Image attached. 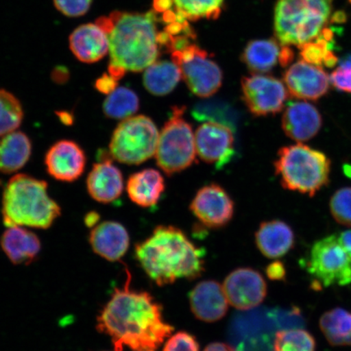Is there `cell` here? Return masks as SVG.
Segmentation results:
<instances>
[{
    "mask_svg": "<svg viewBox=\"0 0 351 351\" xmlns=\"http://www.w3.org/2000/svg\"><path fill=\"white\" fill-rule=\"evenodd\" d=\"M306 270L326 287L351 283V256L337 235L328 236L314 243Z\"/></svg>",
    "mask_w": 351,
    "mask_h": 351,
    "instance_id": "cell-10",
    "label": "cell"
},
{
    "mask_svg": "<svg viewBox=\"0 0 351 351\" xmlns=\"http://www.w3.org/2000/svg\"><path fill=\"white\" fill-rule=\"evenodd\" d=\"M57 10L64 15L77 17L85 15L91 6L92 0H53Z\"/></svg>",
    "mask_w": 351,
    "mask_h": 351,
    "instance_id": "cell-38",
    "label": "cell"
},
{
    "mask_svg": "<svg viewBox=\"0 0 351 351\" xmlns=\"http://www.w3.org/2000/svg\"><path fill=\"white\" fill-rule=\"evenodd\" d=\"M192 116L197 121L215 122L229 126L235 131L239 117L234 108L225 101L209 99L202 101L192 109Z\"/></svg>",
    "mask_w": 351,
    "mask_h": 351,
    "instance_id": "cell-30",
    "label": "cell"
},
{
    "mask_svg": "<svg viewBox=\"0 0 351 351\" xmlns=\"http://www.w3.org/2000/svg\"><path fill=\"white\" fill-rule=\"evenodd\" d=\"M23 118L20 100L11 92L0 89V137L19 129Z\"/></svg>",
    "mask_w": 351,
    "mask_h": 351,
    "instance_id": "cell-32",
    "label": "cell"
},
{
    "mask_svg": "<svg viewBox=\"0 0 351 351\" xmlns=\"http://www.w3.org/2000/svg\"><path fill=\"white\" fill-rule=\"evenodd\" d=\"M282 129L287 137L298 143L309 141L317 135L323 125L319 110L307 102H292L287 105L282 116Z\"/></svg>",
    "mask_w": 351,
    "mask_h": 351,
    "instance_id": "cell-18",
    "label": "cell"
},
{
    "mask_svg": "<svg viewBox=\"0 0 351 351\" xmlns=\"http://www.w3.org/2000/svg\"><path fill=\"white\" fill-rule=\"evenodd\" d=\"M126 191L133 203L141 208L156 205L165 191L163 176L156 169H146L130 176Z\"/></svg>",
    "mask_w": 351,
    "mask_h": 351,
    "instance_id": "cell-23",
    "label": "cell"
},
{
    "mask_svg": "<svg viewBox=\"0 0 351 351\" xmlns=\"http://www.w3.org/2000/svg\"><path fill=\"white\" fill-rule=\"evenodd\" d=\"M234 131L229 126L215 122H205L197 127L196 152L200 159L217 169L230 163L235 155Z\"/></svg>",
    "mask_w": 351,
    "mask_h": 351,
    "instance_id": "cell-12",
    "label": "cell"
},
{
    "mask_svg": "<svg viewBox=\"0 0 351 351\" xmlns=\"http://www.w3.org/2000/svg\"><path fill=\"white\" fill-rule=\"evenodd\" d=\"M348 19V14L344 11H337L333 13L330 21L332 23L343 24Z\"/></svg>",
    "mask_w": 351,
    "mask_h": 351,
    "instance_id": "cell-44",
    "label": "cell"
},
{
    "mask_svg": "<svg viewBox=\"0 0 351 351\" xmlns=\"http://www.w3.org/2000/svg\"><path fill=\"white\" fill-rule=\"evenodd\" d=\"M225 0H172V10L181 22L216 20Z\"/></svg>",
    "mask_w": 351,
    "mask_h": 351,
    "instance_id": "cell-29",
    "label": "cell"
},
{
    "mask_svg": "<svg viewBox=\"0 0 351 351\" xmlns=\"http://www.w3.org/2000/svg\"><path fill=\"white\" fill-rule=\"evenodd\" d=\"M99 216L97 213H91L88 214L86 217V223L88 226L94 227L99 222Z\"/></svg>",
    "mask_w": 351,
    "mask_h": 351,
    "instance_id": "cell-45",
    "label": "cell"
},
{
    "mask_svg": "<svg viewBox=\"0 0 351 351\" xmlns=\"http://www.w3.org/2000/svg\"><path fill=\"white\" fill-rule=\"evenodd\" d=\"M204 254L185 232L172 226H157L135 247L136 260L159 287L199 278L205 269Z\"/></svg>",
    "mask_w": 351,
    "mask_h": 351,
    "instance_id": "cell-2",
    "label": "cell"
},
{
    "mask_svg": "<svg viewBox=\"0 0 351 351\" xmlns=\"http://www.w3.org/2000/svg\"><path fill=\"white\" fill-rule=\"evenodd\" d=\"M69 46L82 62L95 63L109 51L108 36L96 24L82 25L70 35Z\"/></svg>",
    "mask_w": 351,
    "mask_h": 351,
    "instance_id": "cell-21",
    "label": "cell"
},
{
    "mask_svg": "<svg viewBox=\"0 0 351 351\" xmlns=\"http://www.w3.org/2000/svg\"><path fill=\"white\" fill-rule=\"evenodd\" d=\"M86 156L80 145L63 139L49 148L45 156L48 174L57 181L73 182L84 173Z\"/></svg>",
    "mask_w": 351,
    "mask_h": 351,
    "instance_id": "cell-16",
    "label": "cell"
},
{
    "mask_svg": "<svg viewBox=\"0 0 351 351\" xmlns=\"http://www.w3.org/2000/svg\"><path fill=\"white\" fill-rule=\"evenodd\" d=\"M192 313L204 322H216L227 313L229 301L222 285L216 280L197 283L189 295Z\"/></svg>",
    "mask_w": 351,
    "mask_h": 351,
    "instance_id": "cell-17",
    "label": "cell"
},
{
    "mask_svg": "<svg viewBox=\"0 0 351 351\" xmlns=\"http://www.w3.org/2000/svg\"><path fill=\"white\" fill-rule=\"evenodd\" d=\"M241 88V99L254 117L276 115L282 112L288 97L284 83L265 74L243 77Z\"/></svg>",
    "mask_w": 351,
    "mask_h": 351,
    "instance_id": "cell-11",
    "label": "cell"
},
{
    "mask_svg": "<svg viewBox=\"0 0 351 351\" xmlns=\"http://www.w3.org/2000/svg\"><path fill=\"white\" fill-rule=\"evenodd\" d=\"M172 61L181 70L189 89L201 98L216 94L222 86L223 73L207 51L192 43L171 53Z\"/></svg>",
    "mask_w": 351,
    "mask_h": 351,
    "instance_id": "cell-9",
    "label": "cell"
},
{
    "mask_svg": "<svg viewBox=\"0 0 351 351\" xmlns=\"http://www.w3.org/2000/svg\"><path fill=\"white\" fill-rule=\"evenodd\" d=\"M256 243L263 256L278 258L287 254L295 243L291 227L278 219L263 222L256 232Z\"/></svg>",
    "mask_w": 351,
    "mask_h": 351,
    "instance_id": "cell-22",
    "label": "cell"
},
{
    "mask_svg": "<svg viewBox=\"0 0 351 351\" xmlns=\"http://www.w3.org/2000/svg\"><path fill=\"white\" fill-rule=\"evenodd\" d=\"M60 205L48 194L47 183L28 174L13 176L3 193L4 226L46 230L60 216Z\"/></svg>",
    "mask_w": 351,
    "mask_h": 351,
    "instance_id": "cell-4",
    "label": "cell"
},
{
    "mask_svg": "<svg viewBox=\"0 0 351 351\" xmlns=\"http://www.w3.org/2000/svg\"><path fill=\"white\" fill-rule=\"evenodd\" d=\"M134 351H155V350H134Z\"/></svg>",
    "mask_w": 351,
    "mask_h": 351,
    "instance_id": "cell-46",
    "label": "cell"
},
{
    "mask_svg": "<svg viewBox=\"0 0 351 351\" xmlns=\"http://www.w3.org/2000/svg\"><path fill=\"white\" fill-rule=\"evenodd\" d=\"M190 208L195 217L209 229L226 226L234 215V203L230 195L225 189L214 183L197 192Z\"/></svg>",
    "mask_w": 351,
    "mask_h": 351,
    "instance_id": "cell-13",
    "label": "cell"
},
{
    "mask_svg": "<svg viewBox=\"0 0 351 351\" xmlns=\"http://www.w3.org/2000/svg\"><path fill=\"white\" fill-rule=\"evenodd\" d=\"M335 47V43H329L319 36L315 41L306 43L298 47L302 60L318 67L324 66V59L328 51H333Z\"/></svg>",
    "mask_w": 351,
    "mask_h": 351,
    "instance_id": "cell-34",
    "label": "cell"
},
{
    "mask_svg": "<svg viewBox=\"0 0 351 351\" xmlns=\"http://www.w3.org/2000/svg\"><path fill=\"white\" fill-rule=\"evenodd\" d=\"M339 237V241L346 252L351 256V230L341 232Z\"/></svg>",
    "mask_w": 351,
    "mask_h": 351,
    "instance_id": "cell-43",
    "label": "cell"
},
{
    "mask_svg": "<svg viewBox=\"0 0 351 351\" xmlns=\"http://www.w3.org/2000/svg\"><path fill=\"white\" fill-rule=\"evenodd\" d=\"M267 278L273 280H284L287 278V269L282 262L274 261L267 267Z\"/></svg>",
    "mask_w": 351,
    "mask_h": 351,
    "instance_id": "cell-40",
    "label": "cell"
},
{
    "mask_svg": "<svg viewBox=\"0 0 351 351\" xmlns=\"http://www.w3.org/2000/svg\"><path fill=\"white\" fill-rule=\"evenodd\" d=\"M284 82L293 98L317 101L326 95L330 88V77L322 67L298 61L284 74Z\"/></svg>",
    "mask_w": 351,
    "mask_h": 351,
    "instance_id": "cell-15",
    "label": "cell"
},
{
    "mask_svg": "<svg viewBox=\"0 0 351 351\" xmlns=\"http://www.w3.org/2000/svg\"><path fill=\"white\" fill-rule=\"evenodd\" d=\"M159 136L150 117L138 115L126 118L113 132L110 155L121 164H142L156 155Z\"/></svg>",
    "mask_w": 351,
    "mask_h": 351,
    "instance_id": "cell-7",
    "label": "cell"
},
{
    "mask_svg": "<svg viewBox=\"0 0 351 351\" xmlns=\"http://www.w3.org/2000/svg\"><path fill=\"white\" fill-rule=\"evenodd\" d=\"M293 58H295V53H293L291 47L282 45V50H280L279 64L282 67H287L293 62Z\"/></svg>",
    "mask_w": 351,
    "mask_h": 351,
    "instance_id": "cell-41",
    "label": "cell"
},
{
    "mask_svg": "<svg viewBox=\"0 0 351 351\" xmlns=\"http://www.w3.org/2000/svg\"><path fill=\"white\" fill-rule=\"evenodd\" d=\"M89 241L93 251L108 261L121 260L130 247L128 232L116 221H104L94 226Z\"/></svg>",
    "mask_w": 351,
    "mask_h": 351,
    "instance_id": "cell-20",
    "label": "cell"
},
{
    "mask_svg": "<svg viewBox=\"0 0 351 351\" xmlns=\"http://www.w3.org/2000/svg\"><path fill=\"white\" fill-rule=\"evenodd\" d=\"M330 76L331 84L337 90L351 94V54L346 56Z\"/></svg>",
    "mask_w": 351,
    "mask_h": 351,
    "instance_id": "cell-36",
    "label": "cell"
},
{
    "mask_svg": "<svg viewBox=\"0 0 351 351\" xmlns=\"http://www.w3.org/2000/svg\"><path fill=\"white\" fill-rule=\"evenodd\" d=\"M329 207L337 223L351 227V187L341 188L336 191L331 197Z\"/></svg>",
    "mask_w": 351,
    "mask_h": 351,
    "instance_id": "cell-35",
    "label": "cell"
},
{
    "mask_svg": "<svg viewBox=\"0 0 351 351\" xmlns=\"http://www.w3.org/2000/svg\"><path fill=\"white\" fill-rule=\"evenodd\" d=\"M282 47L276 39L253 40L245 47L241 59L253 73H266L279 62Z\"/></svg>",
    "mask_w": 351,
    "mask_h": 351,
    "instance_id": "cell-26",
    "label": "cell"
},
{
    "mask_svg": "<svg viewBox=\"0 0 351 351\" xmlns=\"http://www.w3.org/2000/svg\"><path fill=\"white\" fill-rule=\"evenodd\" d=\"M314 337L304 329H287L276 332L274 351H315Z\"/></svg>",
    "mask_w": 351,
    "mask_h": 351,
    "instance_id": "cell-33",
    "label": "cell"
},
{
    "mask_svg": "<svg viewBox=\"0 0 351 351\" xmlns=\"http://www.w3.org/2000/svg\"><path fill=\"white\" fill-rule=\"evenodd\" d=\"M229 304L235 308L247 311L260 305L267 295V284L258 271L240 267L232 271L223 282Z\"/></svg>",
    "mask_w": 351,
    "mask_h": 351,
    "instance_id": "cell-14",
    "label": "cell"
},
{
    "mask_svg": "<svg viewBox=\"0 0 351 351\" xmlns=\"http://www.w3.org/2000/svg\"><path fill=\"white\" fill-rule=\"evenodd\" d=\"M113 27L108 34L110 66L127 72H141L160 54L157 13L113 12Z\"/></svg>",
    "mask_w": 351,
    "mask_h": 351,
    "instance_id": "cell-3",
    "label": "cell"
},
{
    "mask_svg": "<svg viewBox=\"0 0 351 351\" xmlns=\"http://www.w3.org/2000/svg\"><path fill=\"white\" fill-rule=\"evenodd\" d=\"M125 287L116 288L97 319V329L111 337L115 351L156 350L172 335L163 308L151 293L130 288L127 271Z\"/></svg>",
    "mask_w": 351,
    "mask_h": 351,
    "instance_id": "cell-1",
    "label": "cell"
},
{
    "mask_svg": "<svg viewBox=\"0 0 351 351\" xmlns=\"http://www.w3.org/2000/svg\"><path fill=\"white\" fill-rule=\"evenodd\" d=\"M139 98L133 90L117 87L108 95L103 104L104 115L111 119L125 120L138 111Z\"/></svg>",
    "mask_w": 351,
    "mask_h": 351,
    "instance_id": "cell-31",
    "label": "cell"
},
{
    "mask_svg": "<svg viewBox=\"0 0 351 351\" xmlns=\"http://www.w3.org/2000/svg\"><path fill=\"white\" fill-rule=\"evenodd\" d=\"M0 244L14 265H29L38 257L41 250L38 237L20 226L8 228L0 239Z\"/></svg>",
    "mask_w": 351,
    "mask_h": 351,
    "instance_id": "cell-24",
    "label": "cell"
},
{
    "mask_svg": "<svg viewBox=\"0 0 351 351\" xmlns=\"http://www.w3.org/2000/svg\"><path fill=\"white\" fill-rule=\"evenodd\" d=\"M182 77L181 70L173 61H156L145 69L143 85L151 94L164 96L175 89Z\"/></svg>",
    "mask_w": 351,
    "mask_h": 351,
    "instance_id": "cell-27",
    "label": "cell"
},
{
    "mask_svg": "<svg viewBox=\"0 0 351 351\" xmlns=\"http://www.w3.org/2000/svg\"><path fill=\"white\" fill-rule=\"evenodd\" d=\"M333 0H278L274 30L283 46L300 47L317 38L330 17Z\"/></svg>",
    "mask_w": 351,
    "mask_h": 351,
    "instance_id": "cell-6",
    "label": "cell"
},
{
    "mask_svg": "<svg viewBox=\"0 0 351 351\" xmlns=\"http://www.w3.org/2000/svg\"><path fill=\"white\" fill-rule=\"evenodd\" d=\"M330 166L326 154L302 143L280 148L274 162L276 174L285 189L310 197L328 185Z\"/></svg>",
    "mask_w": 351,
    "mask_h": 351,
    "instance_id": "cell-5",
    "label": "cell"
},
{
    "mask_svg": "<svg viewBox=\"0 0 351 351\" xmlns=\"http://www.w3.org/2000/svg\"><path fill=\"white\" fill-rule=\"evenodd\" d=\"M204 351H244L243 348H234L230 345L222 343V342H214L209 344Z\"/></svg>",
    "mask_w": 351,
    "mask_h": 351,
    "instance_id": "cell-42",
    "label": "cell"
},
{
    "mask_svg": "<svg viewBox=\"0 0 351 351\" xmlns=\"http://www.w3.org/2000/svg\"><path fill=\"white\" fill-rule=\"evenodd\" d=\"M184 111V108H174L158 140L157 165L169 176L182 172L195 161V137L191 125L183 118Z\"/></svg>",
    "mask_w": 351,
    "mask_h": 351,
    "instance_id": "cell-8",
    "label": "cell"
},
{
    "mask_svg": "<svg viewBox=\"0 0 351 351\" xmlns=\"http://www.w3.org/2000/svg\"><path fill=\"white\" fill-rule=\"evenodd\" d=\"M164 351H199V344L191 333L181 331L169 337Z\"/></svg>",
    "mask_w": 351,
    "mask_h": 351,
    "instance_id": "cell-37",
    "label": "cell"
},
{
    "mask_svg": "<svg viewBox=\"0 0 351 351\" xmlns=\"http://www.w3.org/2000/svg\"><path fill=\"white\" fill-rule=\"evenodd\" d=\"M32 153V143L23 132L14 131L0 140V172H17L27 164Z\"/></svg>",
    "mask_w": 351,
    "mask_h": 351,
    "instance_id": "cell-25",
    "label": "cell"
},
{
    "mask_svg": "<svg viewBox=\"0 0 351 351\" xmlns=\"http://www.w3.org/2000/svg\"><path fill=\"white\" fill-rule=\"evenodd\" d=\"M86 187L92 199L101 204H111L119 199L124 191L121 171L109 157H102L88 174Z\"/></svg>",
    "mask_w": 351,
    "mask_h": 351,
    "instance_id": "cell-19",
    "label": "cell"
},
{
    "mask_svg": "<svg viewBox=\"0 0 351 351\" xmlns=\"http://www.w3.org/2000/svg\"><path fill=\"white\" fill-rule=\"evenodd\" d=\"M319 328L331 346H351V313L350 311L339 307L326 311L320 317Z\"/></svg>",
    "mask_w": 351,
    "mask_h": 351,
    "instance_id": "cell-28",
    "label": "cell"
},
{
    "mask_svg": "<svg viewBox=\"0 0 351 351\" xmlns=\"http://www.w3.org/2000/svg\"><path fill=\"white\" fill-rule=\"evenodd\" d=\"M118 80L115 77L108 73H104L102 76L95 81V87L100 93L109 95L114 90H116L118 86Z\"/></svg>",
    "mask_w": 351,
    "mask_h": 351,
    "instance_id": "cell-39",
    "label": "cell"
},
{
    "mask_svg": "<svg viewBox=\"0 0 351 351\" xmlns=\"http://www.w3.org/2000/svg\"><path fill=\"white\" fill-rule=\"evenodd\" d=\"M350 3L351 4V0H349Z\"/></svg>",
    "mask_w": 351,
    "mask_h": 351,
    "instance_id": "cell-47",
    "label": "cell"
}]
</instances>
